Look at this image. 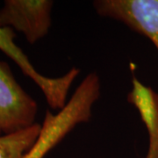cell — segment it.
Listing matches in <instances>:
<instances>
[{"label": "cell", "mask_w": 158, "mask_h": 158, "mask_svg": "<svg viewBox=\"0 0 158 158\" xmlns=\"http://www.w3.org/2000/svg\"><path fill=\"white\" fill-rule=\"evenodd\" d=\"M41 124L36 123L27 129L0 135V158H24L39 139Z\"/></svg>", "instance_id": "7"}, {"label": "cell", "mask_w": 158, "mask_h": 158, "mask_svg": "<svg viewBox=\"0 0 158 158\" xmlns=\"http://www.w3.org/2000/svg\"><path fill=\"white\" fill-rule=\"evenodd\" d=\"M93 7L101 17L147 37L158 51V0H96Z\"/></svg>", "instance_id": "4"}, {"label": "cell", "mask_w": 158, "mask_h": 158, "mask_svg": "<svg viewBox=\"0 0 158 158\" xmlns=\"http://www.w3.org/2000/svg\"><path fill=\"white\" fill-rule=\"evenodd\" d=\"M53 6L51 0H6L0 9V27L16 30L34 44L49 32Z\"/></svg>", "instance_id": "3"}, {"label": "cell", "mask_w": 158, "mask_h": 158, "mask_svg": "<svg viewBox=\"0 0 158 158\" xmlns=\"http://www.w3.org/2000/svg\"><path fill=\"white\" fill-rule=\"evenodd\" d=\"M38 105L17 82L10 66L0 61V135L34 126Z\"/></svg>", "instance_id": "2"}, {"label": "cell", "mask_w": 158, "mask_h": 158, "mask_svg": "<svg viewBox=\"0 0 158 158\" xmlns=\"http://www.w3.org/2000/svg\"><path fill=\"white\" fill-rule=\"evenodd\" d=\"M127 101L136 108L147 129L148 147L145 158H158V92L134 76Z\"/></svg>", "instance_id": "6"}, {"label": "cell", "mask_w": 158, "mask_h": 158, "mask_svg": "<svg viewBox=\"0 0 158 158\" xmlns=\"http://www.w3.org/2000/svg\"><path fill=\"white\" fill-rule=\"evenodd\" d=\"M100 94L101 88L97 82L84 79L65 107L56 114L48 110L46 112L39 139L24 158H44L76 127L88 122Z\"/></svg>", "instance_id": "1"}, {"label": "cell", "mask_w": 158, "mask_h": 158, "mask_svg": "<svg viewBox=\"0 0 158 158\" xmlns=\"http://www.w3.org/2000/svg\"><path fill=\"white\" fill-rule=\"evenodd\" d=\"M14 38L13 29L0 27V50L17 64L25 76L34 81L42 91L51 109H62L67 103L69 91L75 81L73 75L68 72L58 77H48L40 74L14 42Z\"/></svg>", "instance_id": "5"}]
</instances>
